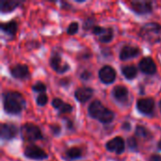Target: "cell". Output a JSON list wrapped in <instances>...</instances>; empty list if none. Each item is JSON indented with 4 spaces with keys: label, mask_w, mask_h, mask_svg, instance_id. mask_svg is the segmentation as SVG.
<instances>
[{
    "label": "cell",
    "mask_w": 161,
    "mask_h": 161,
    "mask_svg": "<svg viewBox=\"0 0 161 161\" xmlns=\"http://www.w3.org/2000/svg\"><path fill=\"white\" fill-rule=\"evenodd\" d=\"M3 106L8 114H19L25 106L24 96L17 92H7L3 94Z\"/></svg>",
    "instance_id": "obj_1"
},
{
    "label": "cell",
    "mask_w": 161,
    "mask_h": 161,
    "mask_svg": "<svg viewBox=\"0 0 161 161\" xmlns=\"http://www.w3.org/2000/svg\"><path fill=\"white\" fill-rule=\"evenodd\" d=\"M88 111H89V115L92 118L98 120L99 122L103 124L111 123L115 117L114 112L107 108L106 107H104L103 104L98 100H95L92 103H91V105L89 106Z\"/></svg>",
    "instance_id": "obj_2"
},
{
    "label": "cell",
    "mask_w": 161,
    "mask_h": 161,
    "mask_svg": "<svg viewBox=\"0 0 161 161\" xmlns=\"http://www.w3.org/2000/svg\"><path fill=\"white\" fill-rule=\"evenodd\" d=\"M140 35L150 43L161 42V25L157 23H147L141 28Z\"/></svg>",
    "instance_id": "obj_3"
},
{
    "label": "cell",
    "mask_w": 161,
    "mask_h": 161,
    "mask_svg": "<svg viewBox=\"0 0 161 161\" xmlns=\"http://www.w3.org/2000/svg\"><path fill=\"white\" fill-rule=\"evenodd\" d=\"M22 138L27 142H35L42 139V134L40 128L33 124H25L21 127Z\"/></svg>",
    "instance_id": "obj_4"
},
{
    "label": "cell",
    "mask_w": 161,
    "mask_h": 161,
    "mask_svg": "<svg viewBox=\"0 0 161 161\" xmlns=\"http://www.w3.org/2000/svg\"><path fill=\"white\" fill-rule=\"evenodd\" d=\"M131 8L139 14H146L152 11L153 7L150 1L145 0H135L130 2Z\"/></svg>",
    "instance_id": "obj_5"
},
{
    "label": "cell",
    "mask_w": 161,
    "mask_h": 161,
    "mask_svg": "<svg viewBox=\"0 0 161 161\" xmlns=\"http://www.w3.org/2000/svg\"><path fill=\"white\" fill-rule=\"evenodd\" d=\"M138 110L144 115H151L155 109V101L153 98H142L137 102Z\"/></svg>",
    "instance_id": "obj_6"
},
{
    "label": "cell",
    "mask_w": 161,
    "mask_h": 161,
    "mask_svg": "<svg viewBox=\"0 0 161 161\" xmlns=\"http://www.w3.org/2000/svg\"><path fill=\"white\" fill-rule=\"evenodd\" d=\"M24 154L26 158H28L30 159H36V160H42L48 157L47 154L42 148H40L36 145L27 146L25 149Z\"/></svg>",
    "instance_id": "obj_7"
},
{
    "label": "cell",
    "mask_w": 161,
    "mask_h": 161,
    "mask_svg": "<svg viewBox=\"0 0 161 161\" xmlns=\"http://www.w3.org/2000/svg\"><path fill=\"white\" fill-rule=\"evenodd\" d=\"M92 33L98 37V40L101 42H109L113 39V30L111 28L95 25L92 27Z\"/></svg>",
    "instance_id": "obj_8"
},
{
    "label": "cell",
    "mask_w": 161,
    "mask_h": 161,
    "mask_svg": "<svg viewBox=\"0 0 161 161\" xmlns=\"http://www.w3.org/2000/svg\"><path fill=\"white\" fill-rule=\"evenodd\" d=\"M99 78L105 84H111L116 79V71L111 66L106 65L100 69Z\"/></svg>",
    "instance_id": "obj_9"
},
{
    "label": "cell",
    "mask_w": 161,
    "mask_h": 161,
    "mask_svg": "<svg viewBox=\"0 0 161 161\" xmlns=\"http://www.w3.org/2000/svg\"><path fill=\"white\" fill-rule=\"evenodd\" d=\"M125 141L121 137H116L110 141H108L106 144V148L110 151L114 152L116 154H122L125 151Z\"/></svg>",
    "instance_id": "obj_10"
},
{
    "label": "cell",
    "mask_w": 161,
    "mask_h": 161,
    "mask_svg": "<svg viewBox=\"0 0 161 161\" xmlns=\"http://www.w3.org/2000/svg\"><path fill=\"white\" fill-rule=\"evenodd\" d=\"M50 65L53 68V70H55L57 73H59V74H63L69 70V65L67 63L63 62L62 58L57 54H55L51 57Z\"/></svg>",
    "instance_id": "obj_11"
},
{
    "label": "cell",
    "mask_w": 161,
    "mask_h": 161,
    "mask_svg": "<svg viewBox=\"0 0 161 161\" xmlns=\"http://www.w3.org/2000/svg\"><path fill=\"white\" fill-rule=\"evenodd\" d=\"M139 67H140L141 71L146 75H154L157 72V65H156L155 61L153 60V58H151L149 57L143 58L140 61Z\"/></svg>",
    "instance_id": "obj_12"
},
{
    "label": "cell",
    "mask_w": 161,
    "mask_h": 161,
    "mask_svg": "<svg viewBox=\"0 0 161 161\" xmlns=\"http://www.w3.org/2000/svg\"><path fill=\"white\" fill-rule=\"evenodd\" d=\"M18 129L12 124H2L1 125V138L3 140H11L16 137Z\"/></svg>",
    "instance_id": "obj_13"
},
{
    "label": "cell",
    "mask_w": 161,
    "mask_h": 161,
    "mask_svg": "<svg viewBox=\"0 0 161 161\" xmlns=\"http://www.w3.org/2000/svg\"><path fill=\"white\" fill-rule=\"evenodd\" d=\"M10 74L15 78L23 79V78H26L29 75V71L26 65L17 64L10 69Z\"/></svg>",
    "instance_id": "obj_14"
},
{
    "label": "cell",
    "mask_w": 161,
    "mask_h": 161,
    "mask_svg": "<svg viewBox=\"0 0 161 161\" xmlns=\"http://www.w3.org/2000/svg\"><path fill=\"white\" fill-rule=\"evenodd\" d=\"M93 94V90L91 88H87V87H82V88H78L75 92V97L76 98L77 101L81 102V103H85L88 100L91 99V97Z\"/></svg>",
    "instance_id": "obj_15"
},
{
    "label": "cell",
    "mask_w": 161,
    "mask_h": 161,
    "mask_svg": "<svg viewBox=\"0 0 161 161\" xmlns=\"http://www.w3.org/2000/svg\"><path fill=\"white\" fill-rule=\"evenodd\" d=\"M140 52L141 51L138 47L125 45L122 48V50L120 52V58L122 60H126V59H129V58H132L139 56Z\"/></svg>",
    "instance_id": "obj_16"
},
{
    "label": "cell",
    "mask_w": 161,
    "mask_h": 161,
    "mask_svg": "<svg viewBox=\"0 0 161 161\" xmlns=\"http://www.w3.org/2000/svg\"><path fill=\"white\" fill-rule=\"evenodd\" d=\"M112 94L118 102L125 103L128 98V90L125 86H116L113 89Z\"/></svg>",
    "instance_id": "obj_17"
},
{
    "label": "cell",
    "mask_w": 161,
    "mask_h": 161,
    "mask_svg": "<svg viewBox=\"0 0 161 161\" xmlns=\"http://www.w3.org/2000/svg\"><path fill=\"white\" fill-rule=\"evenodd\" d=\"M52 106L58 109L60 113H70L73 110V107L65 102H63L59 98H55L52 101Z\"/></svg>",
    "instance_id": "obj_18"
},
{
    "label": "cell",
    "mask_w": 161,
    "mask_h": 161,
    "mask_svg": "<svg viewBox=\"0 0 161 161\" xmlns=\"http://www.w3.org/2000/svg\"><path fill=\"white\" fill-rule=\"evenodd\" d=\"M20 4H21V2H19V1L2 0L1 1V4H0V8H1V11L3 13H5V12H10V11L14 10Z\"/></svg>",
    "instance_id": "obj_19"
},
{
    "label": "cell",
    "mask_w": 161,
    "mask_h": 161,
    "mask_svg": "<svg viewBox=\"0 0 161 161\" xmlns=\"http://www.w3.org/2000/svg\"><path fill=\"white\" fill-rule=\"evenodd\" d=\"M17 23L15 21H10L8 23H4L1 24V29L8 35H9L10 37H14L16 35L17 32Z\"/></svg>",
    "instance_id": "obj_20"
},
{
    "label": "cell",
    "mask_w": 161,
    "mask_h": 161,
    "mask_svg": "<svg viewBox=\"0 0 161 161\" xmlns=\"http://www.w3.org/2000/svg\"><path fill=\"white\" fill-rule=\"evenodd\" d=\"M123 75H125V78L127 79H133L137 76L138 70L135 66L133 65H128V66H124L122 69Z\"/></svg>",
    "instance_id": "obj_21"
},
{
    "label": "cell",
    "mask_w": 161,
    "mask_h": 161,
    "mask_svg": "<svg viewBox=\"0 0 161 161\" xmlns=\"http://www.w3.org/2000/svg\"><path fill=\"white\" fill-rule=\"evenodd\" d=\"M135 134H136L137 137H139L141 139H143V140H148V139H150L152 137L150 131L146 127H144L142 125H138L136 127Z\"/></svg>",
    "instance_id": "obj_22"
},
{
    "label": "cell",
    "mask_w": 161,
    "mask_h": 161,
    "mask_svg": "<svg viewBox=\"0 0 161 161\" xmlns=\"http://www.w3.org/2000/svg\"><path fill=\"white\" fill-rule=\"evenodd\" d=\"M81 156H82V152L77 147H73L66 151V158L70 160L77 159V158H81Z\"/></svg>",
    "instance_id": "obj_23"
},
{
    "label": "cell",
    "mask_w": 161,
    "mask_h": 161,
    "mask_svg": "<svg viewBox=\"0 0 161 161\" xmlns=\"http://www.w3.org/2000/svg\"><path fill=\"white\" fill-rule=\"evenodd\" d=\"M77 30H78V23H76V22H72V23L69 25L68 28H67V33H68L69 35H74V34H75V33L77 32Z\"/></svg>",
    "instance_id": "obj_24"
},
{
    "label": "cell",
    "mask_w": 161,
    "mask_h": 161,
    "mask_svg": "<svg viewBox=\"0 0 161 161\" xmlns=\"http://www.w3.org/2000/svg\"><path fill=\"white\" fill-rule=\"evenodd\" d=\"M37 104L41 107L42 106H45L46 103L48 102V97L45 93H41L38 97H37V100H36Z\"/></svg>",
    "instance_id": "obj_25"
},
{
    "label": "cell",
    "mask_w": 161,
    "mask_h": 161,
    "mask_svg": "<svg viewBox=\"0 0 161 161\" xmlns=\"http://www.w3.org/2000/svg\"><path fill=\"white\" fill-rule=\"evenodd\" d=\"M32 90L34 92H42H42H44L46 91V86L43 83H42V82H37L36 85H34L32 87Z\"/></svg>",
    "instance_id": "obj_26"
},
{
    "label": "cell",
    "mask_w": 161,
    "mask_h": 161,
    "mask_svg": "<svg viewBox=\"0 0 161 161\" xmlns=\"http://www.w3.org/2000/svg\"><path fill=\"white\" fill-rule=\"evenodd\" d=\"M128 146L131 150H137L138 148V143L135 138H130L128 139Z\"/></svg>",
    "instance_id": "obj_27"
},
{
    "label": "cell",
    "mask_w": 161,
    "mask_h": 161,
    "mask_svg": "<svg viewBox=\"0 0 161 161\" xmlns=\"http://www.w3.org/2000/svg\"><path fill=\"white\" fill-rule=\"evenodd\" d=\"M51 130H52V132H53L54 135H58V134H59V132H60L61 129H60V127L58 125H51Z\"/></svg>",
    "instance_id": "obj_28"
},
{
    "label": "cell",
    "mask_w": 161,
    "mask_h": 161,
    "mask_svg": "<svg viewBox=\"0 0 161 161\" xmlns=\"http://www.w3.org/2000/svg\"><path fill=\"white\" fill-rule=\"evenodd\" d=\"M149 161H161V156L159 155H153L150 157Z\"/></svg>",
    "instance_id": "obj_29"
},
{
    "label": "cell",
    "mask_w": 161,
    "mask_h": 161,
    "mask_svg": "<svg viewBox=\"0 0 161 161\" xmlns=\"http://www.w3.org/2000/svg\"><path fill=\"white\" fill-rule=\"evenodd\" d=\"M91 75H92V74H91V73H89V72L85 71V72L81 75V78H82V79L87 80V79H89V78L91 77Z\"/></svg>",
    "instance_id": "obj_30"
},
{
    "label": "cell",
    "mask_w": 161,
    "mask_h": 161,
    "mask_svg": "<svg viewBox=\"0 0 161 161\" xmlns=\"http://www.w3.org/2000/svg\"><path fill=\"white\" fill-rule=\"evenodd\" d=\"M130 125L128 124V123H125L124 124V125H123V128L125 129V130H130Z\"/></svg>",
    "instance_id": "obj_31"
},
{
    "label": "cell",
    "mask_w": 161,
    "mask_h": 161,
    "mask_svg": "<svg viewBox=\"0 0 161 161\" xmlns=\"http://www.w3.org/2000/svg\"><path fill=\"white\" fill-rule=\"evenodd\" d=\"M158 149H160L161 150V141L158 142Z\"/></svg>",
    "instance_id": "obj_32"
},
{
    "label": "cell",
    "mask_w": 161,
    "mask_h": 161,
    "mask_svg": "<svg viewBox=\"0 0 161 161\" xmlns=\"http://www.w3.org/2000/svg\"><path fill=\"white\" fill-rule=\"evenodd\" d=\"M159 108H160V111H161V100H160V102H159Z\"/></svg>",
    "instance_id": "obj_33"
}]
</instances>
